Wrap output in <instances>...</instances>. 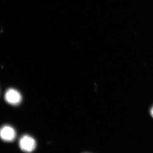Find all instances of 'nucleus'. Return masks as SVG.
I'll return each instance as SVG.
<instances>
[{
  "label": "nucleus",
  "mask_w": 153,
  "mask_h": 153,
  "mask_svg": "<svg viewBox=\"0 0 153 153\" xmlns=\"http://www.w3.org/2000/svg\"><path fill=\"white\" fill-rule=\"evenodd\" d=\"M19 145L22 150L26 152H31L36 149V142L33 137L25 135L20 139Z\"/></svg>",
  "instance_id": "f257e3e1"
},
{
  "label": "nucleus",
  "mask_w": 153,
  "mask_h": 153,
  "mask_svg": "<svg viewBox=\"0 0 153 153\" xmlns=\"http://www.w3.org/2000/svg\"><path fill=\"white\" fill-rule=\"evenodd\" d=\"M6 102L12 105H18L22 102V97L21 93L14 88H10L6 91L4 96Z\"/></svg>",
  "instance_id": "f03ea898"
},
{
  "label": "nucleus",
  "mask_w": 153,
  "mask_h": 153,
  "mask_svg": "<svg viewBox=\"0 0 153 153\" xmlns=\"http://www.w3.org/2000/svg\"><path fill=\"white\" fill-rule=\"evenodd\" d=\"M16 133L13 128L10 126H4L0 128V138L3 140L10 142L14 140Z\"/></svg>",
  "instance_id": "7ed1b4c3"
},
{
  "label": "nucleus",
  "mask_w": 153,
  "mask_h": 153,
  "mask_svg": "<svg viewBox=\"0 0 153 153\" xmlns=\"http://www.w3.org/2000/svg\"><path fill=\"white\" fill-rule=\"evenodd\" d=\"M150 114L152 116V117L153 118V107L151 108L150 111Z\"/></svg>",
  "instance_id": "20e7f679"
}]
</instances>
